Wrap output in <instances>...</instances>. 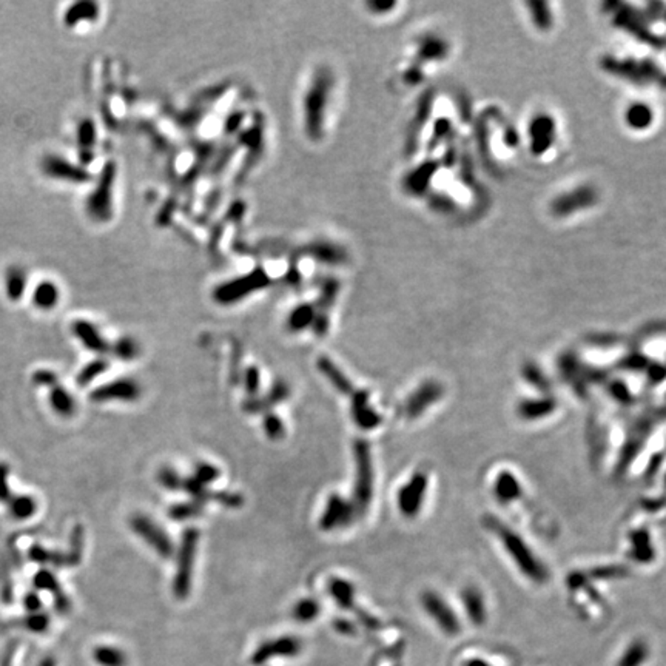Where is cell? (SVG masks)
Wrapping results in <instances>:
<instances>
[{
    "mask_svg": "<svg viewBox=\"0 0 666 666\" xmlns=\"http://www.w3.org/2000/svg\"><path fill=\"white\" fill-rule=\"evenodd\" d=\"M244 387L249 397H258L259 387H261V375L257 367H249L244 374Z\"/></svg>",
    "mask_w": 666,
    "mask_h": 666,
    "instance_id": "33",
    "label": "cell"
},
{
    "mask_svg": "<svg viewBox=\"0 0 666 666\" xmlns=\"http://www.w3.org/2000/svg\"><path fill=\"white\" fill-rule=\"evenodd\" d=\"M212 500L221 503L222 506L226 508H241L244 505V497L241 494L236 492H229V491H221V492H212Z\"/></svg>",
    "mask_w": 666,
    "mask_h": 666,
    "instance_id": "31",
    "label": "cell"
},
{
    "mask_svg": "<svg viewBox=\"0 0 666 666\" xmlns=\"http://www.w3.org/2000/svg\"><path fill=\"white\" fill-rule=\"evenodd\" d=\"M41 666H54V662L51 659H46Z\"/></svg>",
    "mask_w": 666,
    "mask_h": 666,
    "instance_id": "38",
    "label": "cell"
},
{
    "mask_svg": "<svg viewBox=\"0 0 666 666\" xmlns=\"http://www.w3.org/2000/svg\"><path fill=\"white\" fill-rule=\"evenodd\" d=\"M42 167L45 175L54 177V179L68 182H85L90 179L88 172H85L81 167H77L59 156H46Z\"/></svg>",
    "mask_w": 666,
    "mask_h": 666,
    "instance_id": "9",
    "label": "cell"
},
{
    "mask_svg": "<svg viewBox=\"0 0 666 666\" xmlns=\"http://www.w3.org/2000/svg\"><path fill=\"white\" fill-rule=\"evenodd\" d=\"M114 170L113 165H108L102 177H100L99 187L93 191V195L88 199V213L96 219H108L110 218V203H111V185H113Z\"/></svg>",
    "mask_w": 666,
    "mask_h": 666,
    "instance_id": "5",
    "label": "cell"
},
{
    "mask_svg": "<svg viewBox=\"0 0 666 666\" xmlns=\"http://www.w3.org/2000/svg\"><path fill=\"white\" fill-rule=\"evenodd\" d=\"M464 605H466L468 614L470 617V620L475 625H482L486 618V611H484V603L483 599L480 597V594L477 591H468L466 595H464Z\"/></svg>",
    "mask_w": 666,
    "mask_h": 666,
    "instance_id": "24",
    "label": "cell"
},
{
    "mask_svg": "<svg viewBox=\"0 0 666 666\" xmlns=\"http://www.w3.org/2000/svg\"><path fill=\"white\" fill-rule=\"evenodd\" d=\"M105 369H107V362L102 360L90 364V366L85 369L83 374L81 375V384H88L93 378H96L97 375L102 374Z\"/></svg>",
    "mask_w": 666,
    "mask_h": 666,
    "instance_id": "35",
    "label": "cell"
},
{
    "mask_svg": "<svg viewBox=\"0 0 666 666\" xmlns=\"http://www.w3.org/2000/svg\"><path fill=\"white\" fill-rule=\"evenodd\" d=\"M158 482L168 491H179L184 486V478L172 468H162L158 472Z\"/></svg>",
    "mask_w": 666,
    "mask_h": 666,
    "instance_id": "27",
    "label": "cell"
},
{
    "mask_svg": "<svg viewBox=\"0 0 666 666\" xmlns=\"http://www.w3.org/2000/svg\"><path fill=\"white\" fill-rule=\"evenodd\" d=\"M463 666H491L487 662L482 660V659H472V660H468V662H464Z\"/></svg>",
    "mask_w": 666,
    "mask_h": 666,
    "instance_id": "37",
    "label": "cell"
},
{
    "mask_svg": "<svg viewBox=\"0 0 666 666\" xmlns=\"http://www.w3.org/2000/svg\"><path fill=\"white\" fill-rule=\"evenodd\" d=\"M301 649V641L293 637H281L276 640H270L262 644L253 655L254 663L266 662L270 657H292L297 655Z\"/></svg>",
    "mask_w": 666,
    "mask_h": 666,
    "instance_id": "11",
    "label": "cell"
},
{
    "mask_svg": "<svg viewBox=\"0 0 666 666\" xmlns=\"http://www.w3.org/2000/svg\"><path fill=\"white\" fill-rule=\"evenodd\" d=\"M648 655H649V649L645 641L637 640L626 648V651L623 653L622 659L618 660L617 666H641L646 662Z\"/></svg>",
    "mask_w": 666,
    "mask_h": 666,
    "instance_id": "21",
    "label": "cell"
},
{
    "mask_svg": "<svg viewBox=\"0 0 666 666\" xmlns=\"http://www.w3.org/2000/svg\"><path fill=\"white\" fill-rule=\"evenodd\" d=\"M318 369L339 393L353 395L355 389L351 379H348L343 374V370H341L332 360H329L327 356H321V358L318 360Z\"/></svg>",
    "mask_w": 666,
    "mask_h": 666,
    "instance_id": "13",
    "label": "cell"
},
{
    "mask_svg": "<svg viewBox=\"0 0 666 666\" xmlns=\"http://www.w3.org/2000/svg\"><path fill=\"white\" fill-rule=\"evenodd\" d=\"M93 659L99 666H127V655L116 646H96L93 649Z\"/></svg>",
    "mask_w": 666,
    "mask_h": 666,
    "instance_id": "17",
    "label": "cell"
},
{
    "mask_svg": "<svg viewBox=\"0 0 666 666\" xmlns=\"http://www.w3.org/2000/svg\"><path fill=\"white\" fill-rule=\"evenodd\" d=\"M423 606L426 611H428V614L433 618V620L437 622L440 628L446 634H449V636H454V634L458 632V628H460L458 620H456L452 611L449 609V606L438 597V595H435L433 592L424 594Z\"/></svg>",
    "mask_w": 666,
    "mask_h": 666,
    "instance_id": "7",
    "label": "cell"
},
{
    "mask_svg": "<svg viewBox=\"0 0 666 666\" xmlns=\"http://www.w3.org/2000/svg\"><path fill=\"white\" fill-rule=\"evenodd\" d=\"M51 402H53V409L56 410V412H59L60 415L73 414L74 402H73L72 397H69V393L67 390H64V389L54 390Z\"/></svg>",
    "mask_w": 666,
    "mask_h": 666,
    "instance_id": "29",
    "label": "cell"
},
{
    "mask_svg": "<svg viewBox=\"0 0 666 666\" xmlns=\"http://www.w3.org/2000/svg\"><path fill=\"white\" fill-rule=\"evenodd\" d=\"M426 484H428L426 477L423 474H415L400 491L398 506L406 517H414L420 510L426 492Z\"/></svg>",
    "mask_w": 666,
    "mask_h": 666,
    "instance_id": "8",
    "label": "cell"
},
{
    "mask_svg": "<svg viewBox=\"0 0 666 666\" xmlns=\"http://www.w3.org/2000/svg\"><path fill=\"white\" fill-rule=\"evenodd\" d=\"M329 594L341 609H352L355 605V587L344 578H330Z\"/></svg>",
    "mask_w": 666,
    "mask_h": 666,
    "instance_id": "16",
    "label": "cell"
},
{
    "mask_svg": "<svg viewBox=\"0 0 666 666\" xmlns=\"http://www.w3.org/2000/svg\"><path fill=\"white\" fill-rule=\"evenodd\" d=\"M320 613H321V606L318 602H316L315 599H303L293 606L292 616L295 620L301 623H308V622H313L315 618L320 616Z\"/></svg>",
    "mask_w": 666,
    "mask_h": 666,
    "instance_id": "23",
    "label": "cell"
},
{
    "mask_svg": "<svg viewBox=\"0 0 666 666\" xmlns=\"http://www.w3.org/2000/svg\"><path fill=\"white\" fill-rule=\"evenodd\" d=\"M27 285V276L20 269H11L6 275V293L13 301L20 299Z\"/></svg>",
    "mask_w": 666,
    "mask_h": 666,
    "instance_id": "25",
    "label": "cell"
},
{
    "mask_svg": "<svg viewBox=\"0 0 666 666\" xmlns=\"http://www.w3.org/2000/svg\"><path fill=\"white\" fill-rule=\"evenodd\" d=\"M73 330L76 333V337L79 338L83 343V346L90 348V351L99 352V353L108 351L107 341L102 338V335H100L93 324L85 322V321H77L73 326Z\"/></svg>",
    "mask_w": 666,
    "mask_h": 666,
    "instance_id": "15",
    "label": "cell"
},
{
    "mask_svg": "<svg viewBox=\"0 0 666 666\" xmlns=\"http://www.w3.org/2000/svg\"><path fill=\"white\" fill-rule=\"evenodd\" d=\"M204 512V505L198 501H187V503H176V505L170 506L168 517L175 522H185L190 520L193 517H198Z\"/></svg>",
    "mask_w": 666,
    "mask_h": 666,
    "instance_id": "22",
    "label": "cell"
},
{
    "mask_svg": "<svg viewBox=\"0 0 666 666\" xmlns=\"http://www.w3.org/2000/svg\"><path fill=\"white\" fill-rule=\"evenodd\" d=\"M264 430L270 440H281L285 435V426L283 420L275 414H267L264 416Z\"/></svg>",
    "mask_w": 666,
    "mask_h": 666,
    "instance_id": "30",
    "label": "cell"
},
{
    "mask_svg": "<svg viewBox=\"0 0 666 666\" xmlns=\"http://www.w3.org/2000/svg\"><path fill=\"white\" fill-rule=\"evenodd\" d=\"M182 489L187 491V494L193 498V501L203 503V505L205 501H208L212 498V492L207 489V486L198 483L196 480L191 478V477L187 478V480H184Z\"/></svg>",
    "mask_w": 666,
    "mask_h": 666,
    "instance_id": "28",
    "label": "cell"
},
{
    "mask_svg": "<svg viewBox=\"0 0 666 666\" xmlns=\"http://www.w3.org/2000/svg\"><path fill=\"white\" fill-rule=\"evenodd\" d=\"M290 397V387L283 383V381H276L272 389L267 392L266 397H253L250 400H247L244 402V410L249 414H259L264 412V410L273 407L275 405H280V402L285 401Z\"/></svg>",
    "mask_w": 666,
    "mask_h": 666,
    "instance_id": "12",
    "label": "cell"
},
{
    "mask_svg": "<svg viewBox=\"0 0 666 666\" xmlns=\"http://www.w3.org/2000/svg\"><path fill=\"white\" fill-rule=\"evenodd\" d=\"M353 455L356 463L353 505L358 509V512H364L374 497V466H372L370 446L366 440H355Z\"/></svg>",
    "mask_w": 666,
    "mask_h": 666,
    "instance_id": "1",
    "label": "cell"
},
{
    "mask_svg": "<svg viewBox=\"0 0 666 666\" xmlns=\"http://www.w3.org/2000/svg\"><path fill=\"white\" fill-rule=\"evenodd\" d=\"M93 142H95V125L90 119H85L79 127V144L83 150H88Z\"/></svg>",
    "mask_w": 666,
    "mask_h": 666,
    "instance_id": "34",
    "label": "cell"
},
{
    "mask_svg": "<svg viewBox=\"0 0 666 666\" xmlns=\"http://www.w3.org/2000/svg\"><path fill=\"white\" fill-rule=\"evenodd\" d=\"M438 395H440V389L435 384L428 383L421 386L420 389H418L412 397L409 398L406 405V414L410 418H415L420 414H423L424 409L438 398Z\"/></svg>",
    "mask_w": 666,
    "mask_h": 666,
    "instance_id": "14",
    "label": "cell"
},
{
    "mask_svg": "<svg viewBox=\"0 0 666 666\" xmlns=\"http://www.w3.org/2000/svg\"><path fill=\"white\" fill-rule=\"evenodd\" d=\"M130 526L131 529L135 531V534H137L161 559H172L175 552V545L172 538H170L168 534L162 529L159 524L154 523L150 517L144 514H136L131 517Z\"/></svg>",
    "mask_w": 666,
    "mask_h": 666,
    "instance_id": "3",
    "label": "cell"
},
{
    "mask_svg": "<svg viewBox=\"0 0 666 666\" xmlns=\"http://www.w3.org/2000/svg\"><path fill=\"white\" fill-rule=\"evenodd\" d=\"M219 475H221L219 469L216 466H213V464L199 463L198 466L195 468V472H193L191 478H195L196 482L201 483V484L208 486V484H212L213 482H216V480L219 478Z\"/></svg>",
    "mask_w": 666,
    "mask_h": 666,
    "instance_id": "26",
    "label": "cell"
},
{
    "mask_svg": "<svg viewBox=\"0 0 666 666\" xmlns=\"http://www.w3.org/2000/svg\"><path fill=\"white\" fill-rule=\"evenodd\" d=\"M59 301V289L51 281H43L37 285L33 292V303L42 308V311H50Z\"/></svg>",
    "mask_w": 666,
    "mask_h": 666,
    "instance_id": "18",
    "label": "cell"
},
{
    "mask_svg": "<svg viewBox=\"0 0 666 666\" xmlns=\"http://www.w3.org/2000/svg\"><path fill=\"white\" fill-rule=\"evenodd\" d=\"M358 514L360 512L353 505V501H348L338 494H332L329 497L326 510H324V514L321 515L320 528L322 531L344 528V526L352 524Z\"/></svg>",
    "mask_w": 666,
    "mask_h": 666,
    "instance_id": "4",
    "label": "cell"
},
{
    "mask_svg": "<svg viewBox=\"0 0 666 666\" xmlns=\"http://www.w3.org/2000/svg\"><path fill=\"white\" fill-rule=\"evenodd\" d=\"M97 18V5L93 2H81L69 6L65 14V23L68 27H74L82 20H95Z\"/></svg>",
    "mask_w": 666,
    "mask_h": 666,
    "instance_id": "20",
    "label": "cell"
},
{
    "mask_svg": "<svg viewBox=\"0 0 666 666\" xmlns=\"http://www.w3.org/2000/svg\"><path fill=\"white\" fill-rule=\"evenodd\" d=\"M352 418L356 426L364 430L375 429L381 423L379 416L369 405V393L366 390H356L352 395Z\"/></svg>",
    "mask_w": 666,
    "mask_h": 666,
    "instance_id": "10",
    "label": "cell"
},
{
    "mask_svg": "<svg viewBox=\"0 0 666 666\" xmlns=\"http://www.w3.org/2000/svg\"><path fill=\"white\" fill-rule=\"evenodd\" d=\"M335 628L341 634H346V636H352V634H355V626L348 620H343V618H339V620L335 622Z\"/></svg>",
    "mask_w": 666,
    "mask_h": 666,
    "instance_id": "36",
    "label": "cell"
},
{
    "mask_svg": "<svg viewBox=\"0 0 666 666\" xmlns=\"http://www.w3.org/2000/svg\"><path fill=\"white\" fill-rule=\"evenodd\" d=\"M199 536L201 534L196 528H187L182 532L179 551H177V569L173 582V594L179 600L187 599L191 590L193 564H195Z\"/></svg>",
    "mask_w": 666,
    "mask_h": 666,
    "instance_id": "2",
    "label": "cell"
},
{
    "mask_svg": "<svg viewBox=\"0 0 666 666\" xmlns=\"http://www.w3.org/2000/svg\"><path fill=\"white\" fill-rule=\"evenodd\" d=\"M114 352L121 360L130 361V360H135L137 356V346H136V343L133 339L122 338V339L118 341V343H116Z\"/></svg>",
    "mask_w": 666,
    "mask_h": 666,
    "instance_id": "32",
    "label": "cell"
},
{
    "mask_svg": "<svg viewBox=\"0 0 666 666\" xmlns=\"http://www.w3.org/2000/svg\"><path fill=\"white\" fill-rule=\"evenodd\" d=\"M315 318V307L312 304H301L293 308L292 313L289 315L287 326L292 332H301L308 326H313Z\"/></svg>",
    "mask_w": 666,
    "mask_h": 666,
    "instance_id": "19",
    "label": "cell"
},
{
    "mask_svg": "<svg viewBox=\"0 0 666 666\" xmlns=\"http://www.w3.org/2000/svg\"><path fill=\"white\" fill-rule=\"evenodd\" d=\"M141 397V386L133 379H118L99 387L91 395L93 401H136Z\"/></svg>",
    "mask_w": 666,
    "mask_h": 666,
    "instance_id": "6",
    "label": "cell"
}]
</instances>
